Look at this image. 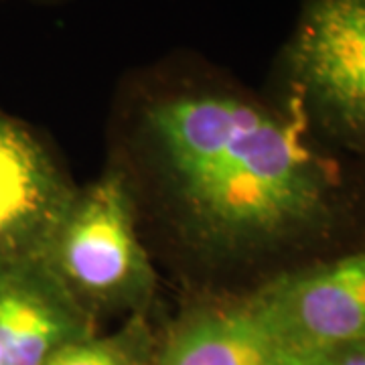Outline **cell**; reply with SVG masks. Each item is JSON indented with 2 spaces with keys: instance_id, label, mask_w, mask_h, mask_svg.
Segmentation results:
<instances>
[{
  "instance_id": "30bf717a",
  "label": "cell",
  "mask_w": 365,
  "mask_h": 365,
  "mask_svg": "<svg viewBox=\"0 0 365 365\" xmlns=\"http://www.w3.org/2000/svg\"><path fill=\"white\" fill-rule=\"evenodd\" d=\"M364 153H365V150H364Z\"/></svg>"
},
{
  "instance_id": "5b68a950",
  "label": "cell",
  "mask_w": 365,
  "mask_h": 365,
  "mask_svg": "<svg viewBox=\"0 0 365 365\" xmlns=\"http://www.w3.org/2000/svg\"><path fill=\"white\" fill-rule=\"evenodd\" d=\"M76 193L39 138L0 112V264L41 260Z\"/></svg>"
},
{
  "instance_id": "277c9868",
  "label": "cell",
  "mask_w": 365,
  "mask_h": 365,
  "mask_svg": "<svg viewBox=\"0 0 365 365\" xmlns=\"http://www.w3.org/2000/svg\"><path fill=\"white\" fill-rule=\"evenodd\" d=\"M248 300L280 351L365 341V246L278 274Z\"/></svg>"
},
{
  "instance_id": "ba28073f",
  "label": "cell",
  "mask_w": 365,
  "mask_h": 365,
  "mask_svg": "<svg viewBox=\"0 0 365 365\" xmlns=\"http://www.w3.org/2000/svg\"><path fill=\"white\" fill-rule=\"evenodd\" d=\"M158 345L146 313H136L112 333L96 331L59 349L45 365H157Z\"/></svg>"
},
{
  "instance_id": "9c48e42d",
  "label": "cell",
  "mask_w": 365,
  "mask_h": 365,
  "mask_svg": "<svg viewBox=\"0 0 365 365\" xmlns=\"http://www.w3.org/2000/svg\"><path fill=\"white\" fill-rule=\"evenodd\" d=\"M282 365H365V341L309 351H282Z\"/></svg>"
},
{
  "instance_id": "3957f363",
  "label": "cell",
  "mask_w": 365,
  "mask_h": 365,
  "mask_svg": "<svg viewBox=\"0 0 365 365\" xmlns=\"http://www.w3.org/2000/svg\"><path fill=\"white\" fill-rule=\"evenodd\" d=\"M278 78L311 128L365 150V0H304Z\"/></svg>"
},
{
  "instance_id": "52a82bcc",
  "label": "cell",
  "mask_w": 365,
  "mask_h": 365,
  "mask_svg": "<svg viewBox=\"0 0 365 365\" xmlns=\"http://www.w3.org/2000/svg\"><path fill=\"white\" fill-rule=\"evenodd\" d=\"M282 351L248 299L187 313L158 345L157 365H282Z\"/></svg>"
},
{
  "instance_id": "8992f818",
  "label": "cell",
  "mask_w": 365,
  "mask_h": 365,
  "mask_svg": "<svg viewBox=\"0 0 365 365\" xmlns=\"http://www.w3.org/2000/svg\"><path fill=\"white\" fill-rule=\"evenodd\" d=\"M96 331V319L43 260L0 264V365H45Z\"/></svg>"
},
{
  "instance_id": "6da1fadb",
  "label": "cell",
  "mask_w": 365,
  "mask_h": 365,
  "mask_svg": "<svg viewBox=\"0 0 365 365\" xmlns=\"http://www.w3.org/2000/svg\"><path fill=\"white\" fill-rule=\"evenodd\" d=\"M136 122L177 222L209 254L287 252L339 222V169L292 106L163 71L138 83Z\"/></svg>"
},
{
  "instance_id": "7a4b0ae2",
  "label": "cell",
  "mask_w": 365,
  "mask_h": 365,
  "mask_svg": "<svg viewBox=\"0 0 365 365\" xmlns=\"http://www.w3.org/2000/svg\"><path fill=\"white\" fill-rule=\"evenodd\" d=\"M41 260L93 319L146 313L155 297L157 272L120 170L78 189Z\"/></svg>"
}]
</instances>
